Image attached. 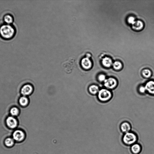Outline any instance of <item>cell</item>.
I'll return each instance as SVG.
<instances>
[{
    "instance_id": "cell-20",
    "label": "cell",
    "mask_w": 154,
    "mask_h": 154,
    "mask_svg": "<svg viewBox=\"0 0 154 154\" xmlns=\"http://www.w3.org/2000/svg\"><path fill=\"white\" fill-rule=\"evenodd\" d=\"M142 73L144 76L147 78H150L152 75L151 71L148 69L144 70L142 71Z\"/></svg>"
},
{
    "instance_id": "cell-12",
    "label": "cell",
    "mask_w": 154,
    "mask_h": 154,
    "mask_svg": "<svg viewBox=\"0 0 154 154\" xmlns=\"http://www.w3.org/2000/svg\"><path fill=\"white\" fill-rule=\"evenodd\" d=\"M102 63L103 65L106 68H109L113 64L111 58L107 57H105L102 59Z\"/></svg>"
},
{
    "instance_id": "cell-9",
    "label": "cell",
    "mask_w": 154,
    "mask_h": 154,
    "mask_svg": "<svg viewBox=\"0 0 154 154\" xmlns=\"http://www.w3.org/2000/svg\"><path fill=\"white\" fill-rule=\"evenodd\" d=\"M146 91L149 94L154 95V81H151L147 82L145 86Z\"/></svg>"
},
{
    "instance_id": "cell-17",
    "label": "cell",
    "mask_w": 154,
    "mask_h": 154,
    "mask_svg": "<svg viewBox=\"0 0 154 154\" xmlns=\"http://www.w3.org/2000/svg\"><path fill=\"white\" fill-rule=\"evenodd\" d=\"M4 22L8 24H12L13 22L14 19L13 17L9 14H7L4 16Z\"/></svg>"
},
{
    "instance_id": "cell-19",
    "label": "cell",
    "mask_w": 154,
    "mask_h": 154,
    "mask_svg": "<svg viewBox=\"0 0 154 154\" xmlns=\"http://www.w3.org/2000/svg\"><path fill=\"white\" fill-rule=\"evenodd\" d=\"M114 68L116 70H119L121 69L122 67V63L119 61H116L113 64Z\"/></svg>"
},
{
    "instance_id": "cell-11",
    "label": "cell",
    "mask_w": 154,
    "mask_h": 154,
    "mask_svg": "<svg viewBox=\"0 0 154 154\" xmlns=\"http://www.w3.org/2000/svg\"><path fill=\"white\" fill-rule=\"evenodd\" d=\"M15 142L12 137H9L6 138L4 141L5 146L8 148H11L14 146Z\"/></svg>"
},
{
    "instance_id": "cell-5",
    "label": "cell",
    "mask_w": 154,
    "mask_h": 154,
    "mask_svg": "<svg viewBox=\"0 0 154 154\" xmlns=\"http://www.w3.org/2000/svg\"><path fill=\"white\" fill-rule=\"evenodd\" d=\"M7 127L9 129L15 130L18 126L19 123L17 119L12 116L8 117L6 120Z\"/></svg>"
},
{
    "instance_id": "cell-1",
    "label": "cell",
    "mask_w": 154,
    "mask_h": 154,
    "mask_svg": "<svg viewBox=\"0 0 154 154\" xmlns=\"http://www.w3.org/2000/svg\"><path fill=\"white\" fill-rule=\"evenodd\" d=\"M15 33L14 28L10 24H4L0 27V35L4 39L12 38L14 36Z\"/></svg>"
},
{
    "instance_id": "cell-7",
    "label": "cell",
    "mask_w": 154,
    "mask_h": 154,
    "mask_svg": "<svg viewBox=\"0 0 154 154\" xmlns=\"http://www.w3.org/2000/svg\"><path fill=\"white\" fill-rule=\"evenodd\" d=\"M33 86L29 84L24 85L21 88V92L22 94L24 96H26L31 94L33 91Z\"/></svg>"
},
{
    "instance_id": "cell-6",
    "label": "cell",
    "mask_w": 154,
    "mask_h": 154,
    "mask_svg": "<svg viewBox=\"0 0 154 154\" xmlns=\"http://www.w3.org/2000/svg\"><path fill=\"white\" fill-rule=\"evenodd\" d=\"M98 96L100 100L105 101L108 100L111 98L112 94L109 91L106 89H102L99 91Z\"/></svg>"
},
{
    "instance_id": "cell-23",
    "label": "cell",
    "mask_w": 154,
    "mask_h": 154,
    "mask_svg": "<svg viewBox=\"0 0 154 154\" xmlns=\"http://www.w3.org/2000/svg\"><path fill=\"white\" fill-rule=\"evenodd\" d=\"M140 91L142 93H144L146 91L145 86H142L140 88Z\"/></svg>"
},
{
    "instance_id": "cell-2",
    "label": "cell",
    "mask_w": 154,
    "mask_h": 154,
    "mask_svg": "<svg viewBox=\"0 0 154 154\" xmlns=\"http://www.w3.org/2000/svg\"><path fill=\"white\" fill-rule=\"evenodd\" d=\"M26 137L25 132L23 130L18 129L15 130L12 133V137L15 142L21 143L23 142Z\"/></svg>"
},
{
    "instance_id": "cell-16",
    "label": "cell",
    "mask_w": 154,
    "mask_h": 154,
    "mask_svg": "<svg viewBox=\"0 0 154 154\" xmlns=\"http://www.w3.org/2000/svg\"><path fill=\"white\" fill-rule=\"evenodd\" d=\"M90 93L92 94H96L99 91V87L96 85H92L90 86L89 88Z\"/></svg>"
},
{
    "instance_id": "cell-22",
    "label": "cell",
    "mask_w": 154,
    "mask_h": 154,
    "mask_svg": "<svg viewBox=\"0 0 154 154\" xmlns=\"http://www.w3.org/2000/svg\"><path fill=\"white\" fill-rule=\"evenodd\" d=\"M98 78L100 82H104L106 79L105 76L102 74L99 75Z\"/></svg>"
},
{
    "instance_id": "cell-15",
    "label": "cell",
    "mask_w": 154,
    "mask_h": 154,
    "mask_svg": "<svg viewBox=\"0 0 154 154\" xmlns=\"http://www.w3.org/2000/svg\"><path fill=\"white\" fill-rule=\"evenodd\" d=\"M20 104L22 106L25 107L29 103V100L26 96H22L20 98L19 100Z\"/></svg>"
},
{
    "instance_id": "cell-4",
    "label": "cell",
    "mask_w": 154,
    "mask_h": 154,
    "mask_svg": "<svg viewBox=\"0 0 154 154\" xmlns=\"http://www.w3.org/2000/svg\"><path fill=\"white\" fill-rule=\"evenodd\" d=\"M91 54L89 53H87L81 61V64L83 68L86 70L91 69L92 66V63L91 58Z\"/></svg>"
},
{
    "instance_id": "cell-21",
    "label": "cell",
    "mask_w": 154,
    "mask_h": 154,
    "mask_svg": "<svg viewBox=\"0 0 154 154\" xmlns=\"http://www.w3.org/2000/svg\"><path fill=\"white\" fill-rule=\"evenodd\" d=\"M128 22L132 25L136 21L135 18L133 17H130L127 19Z\"/></svg>"
},
{
    "instance_id": "cell-8",
    "label": "cell",
    "mask_w": 154,
    "mask_h": 154,
    "mask_svg": "<svg viewBox=\"0 0 154 154\" xmlns=\"http://www.w3.org/2000/svg\"><path fill=\"white\" fill-rule=\"evenodd\" d=\"M104 82V85L105 87L109 89H112L117 85V81L116 79L110 78L106 80Z\"/></svg>"
},
{
    "instance_id": "cell-10",
    "label": "cell",
    "mask_w": 154,
    "mask_h": 154,
    "mask_svg": "<svg viewBox=\"0 0 154 154\" xmlns=\"http://www.w3.org/2000/svg\"><path fill=\"white\" fill-rule=\"evenodd\" d=\"M144 26L143 23L141 21H136L135 23L132 25V29L136 31H140L142 30Z\"/></svg>"
},
{
    "instance_id": "cell-3",
    "label": "cell",
    "mask_w": 154,
    "mask_h": 154,
    "mask_svg": "<svg viewBox=\"0 0 154 154\" xmlns=\"http://www.w3.org/2000/svg\"><path fill=\"white\" fill-rule=\"evenodd\" d=\"M122 140L125 144L132 145L137 142V137L135 133L129 132L125 133L123 137Z\"/></svg>"
},
{
    "instance_id": "cell-18",
    "label": "cell",
    "mask_w": 154,
    "mask_h": 154,
    "mask_svg": "<svg viewBox=\"0 0 154 154\" xmlns=\"http://www.w3.org/2000/svg\"><path fill=\"white\" fill-rule=\"evenodd\" d=\"M11 114L13 117L17 116L19 113V111L17 107H13L12 108L10 111Z\"/></svg>"
},
{
    "instance_id": "cell-13",
    "label": "cell",
    "mask_w": 154,
    "mask_h": 154,
    "mask_svg": "<svg viewBox=\"0 0 154 154\" xmlns=\"http://www.w3.org/2000/svg\"><path fill=\"white\" fill-rule=\"evenodd\" d=\"M121 129L122 132L125 133L130 132L131 127L129 123L127 122L123 123L121 126Z\"/></svg>"
},
{
    "instance_id": "cell-14",
    "label": "cell",
    "mask_w": 154,
    "mask_h": 154,
    "mask_svg": "<svg viewBox=\"0 0 154 154\" xmlns=\"http://www.w3.org/2000/svg\"><path fill=\"white\" fill-rule=\"evenodd\" d=\"M131 150L133 154H138L141 152L142 148L140 145L138 144H135L132 145Z\"/></svg>"
}]
</instances>
